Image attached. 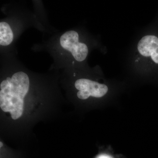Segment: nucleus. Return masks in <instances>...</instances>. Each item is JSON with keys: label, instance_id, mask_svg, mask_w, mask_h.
I'll use <instances>...</instances> for the list:
<instances>
[{"label": "nucleus", "instance_id": "1", "mask_svg": "<svg viewBox=\"0 0 158 158\" xmlns=\"http://www.w3.org/2000/svg\"><path fill=\"white\" fill-rule=\"evenodd\" d=\"M30 80L27 74L19 72L1 83L0 107L9 112L12 119L16 120L22 115L24 98L28 91Z\"/></svg>", "mask_w": 158, "mask_h": 158}, {"label": "nucleus", "instance_id": "2", "mask_svg": "<svg viewBox=\"0 0 158 158\" xmlns=\"http://www.w3.org/2000/svg\"><path fill=\"white\" fill-rule=\"evenodd\" d=\"M60 44L63 48L71 53L77 61L82 62L88 55V47L85 44L79 42L78 34L76 31H67L60 37Z\"/></svg>", "mask_w": 158, "mask_h": 158}, {"label": "nucleus", "instance_id": "3", "mask_svg": "<svg viewBox=\"0 0 158 158\" xmlns=\"http://www.w3.org/2000/svg\"><path fill=\"white\" fill-rule=\"evenodd\" d=\"M75 88L79 90L77 96L81 99L85 100L91 96L101 98L104 96L108 91L107 86L103 84L86 79L77 80L75 83Z\"/></svg>", "mask_w": 158, "mask_h": 158}, {"label": "nucleus", "instance_id": "4", "mask_svg": "<svg viewBox=\"0 0 158 158\" xmlns=\"http://www.w3.org/2000/svg\"><path fill=\"white\" fill-rule=\"evenodd\" d=\"M138 52L144 57L150 56L153 61L158 64V38L153 35L142 37L138 42Z\"/></svg>", "mask_w": 158, "mask_h": 158}, {"label": "nucleus", "instance_id": "5", "mask_svg": "<svg viewBox=\"0 0 158 158\" xmlns=\"http://www.w3.org/2000/svg\"><path fill=\"white\" fill-rule=\"evenodd\" d=\"M13 34L10 26L7 23H0V44L9 45L13 41Z\"/></svg>", "mask_w": 158, "mask_h": 158}, {"label": "nucleus", "instance_id": "6", "mask_svg": "<svg viewBox=\"0 0 158 158\" xmlns=\"http://www.w3.org/2000/svg\"><path fill=\"white\" fill-rule=\"evenodd\" d=\"M98 158H111L109 156H100Z\"/></svg>", "mask_w": 158, "mask_h": 158}, {"label": "nucleus", "instance_id": "7", "mask_svg": "<svg viewBox=\"0 0 158 158\" xmlns=\"http://www.w3.org/2000/svg\"><path fill=\"white\" fill-rule=\"evenodd\" d=\"M0 144H1V146H0V147L2 148L3 146V143H2V142H0Z\"/></svg>", "mask_w": 158, "mask_h": 158}]
</instances>
